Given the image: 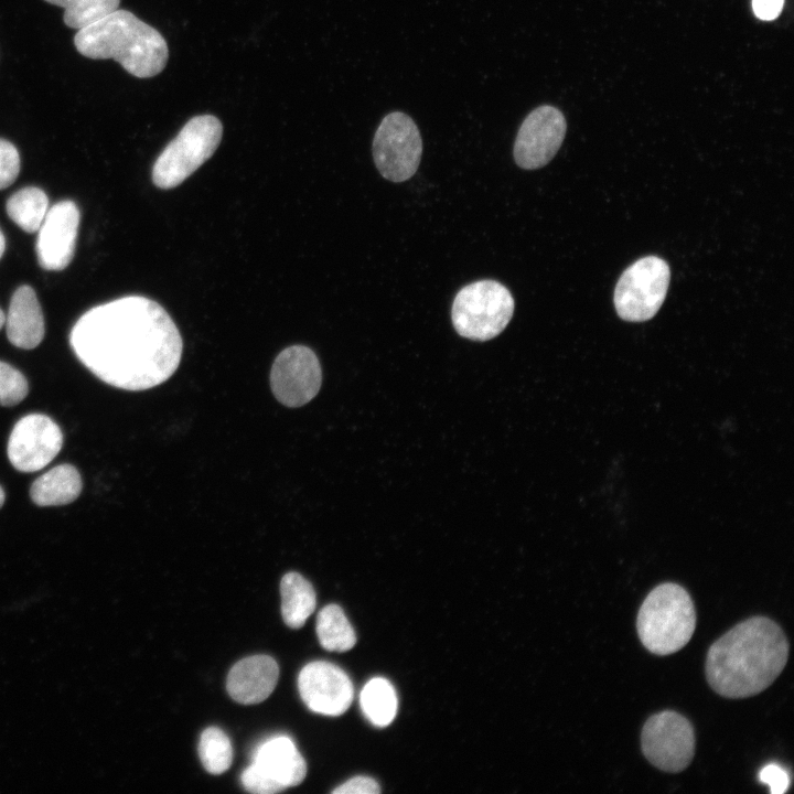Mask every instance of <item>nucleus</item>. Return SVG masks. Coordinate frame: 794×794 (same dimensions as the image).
I'll return each instance as SVG.
<instances>
[{
  "mask_svg": "<svg viewBox=\"0 0 794 794\" xmlns=\"http://www.w3.org/2000/svg\"><path fill=\"white\" fill-rule=\"evenodd\" d=\"M69 343L78 361L101 382L139 391L167 382L180 365L183 341L158 302L128 296L87 310Z\"/></svg>",
  "mask_w": 794,
  "mask_h": 794,
  "instance_id": "1",
  "label": "nucleus"
},
{
  "mask_svg": "<svg viewBox=\"0 0 794 794\" xmlns=\"http://www.w3.org/2000/svg\"><path fill=\"white\" fill-rule=\"evenodd\" d=\"M788 650L786 635L776 622L766 616L749 618L709 647L705 663L707 682L726 698L754 696L782 673Z\"/></svg>",
  "mask_w": 794,
  "mask_h": 794,
  "instance_id": "2",
  "label": "nucleus"
},
{
  "mask_svg": "<svg viewBox=\"0 0 794 794\" xmlns=\"http://www.w3.org/2000/svg\"><path fill=\"white\" fill-rule=\"evenodd\" d=\"M74 45L86 57L114 58L139 78L158 75L169 58L168 44L161 33L124 9L79 29Z\"/></svg>",
  "mask_w": 794,
  "mask_h": 794,
  "instance_id": "3",
  "label": "nucleus"
},
{
  "mask_svg": "<svg viewBox=\"0 0 794 794\" xmlns=\"http://www.w3.org/2000/svg\"><path fill=\"white\" fill-rule=\"evenodd\" d=\"M696 610L688 591L673 582L658 584L642 602L636 630L643 646L655 655L683 648L696 627Z\"/></svg>",
  "mask_w": 794,
  "mask_h": 794,
  "instance_id": "4",
  "label": "nucleus"
},
{
  "mask_svg": "<svg viewBox=\"0 0 794 794\" xmlns=\"http://www.w3.org/2000/svg\"><path fill=\"white\" fill-rule=\"evenodd\" d=\"M223 125L213 115L191 118L157 158L152 182L159 189L176 187L206 162L221 143Z\"/></svg>",
  "mask_w": 794,
  "mask_h": 794,
  "instance_id": "5",
  "label": "nucleus"
},
{
  "mask_svg": "<svg viewBox=\"0 0 794 794\" xmlns=\"http://www.w3.org/2000/svg\"><path fill=\"white\" fill-rule=\"evenodd\" d=\"M509 290L495 280H479L458 291L451 308L457 333L472 341L494 339L509 323L514 313Z\"/></svg>",
  "mask_w": 794,
  "mask_h": 794,
  "instance_id": "6",
  "label": "nucleus"
},
{
  "mask_svg": "<svg viewBox=\"0 0 794 794\" xmlns=\"http://www.w3.org/2000/svg\"><path fill=\"white\" fill-rule=\"evenodd\" d=\"M667 262L657 256L640 258L627 267L614 290L618 315L627 322L652 319L662 307L669 286Z\"/></svg>",
  "mask_w": 794,
  "mask_h": 794,
  "instance_id": "7",
  "label": "nucleus"
},
{
  "mask_svg": "<svg viewBox=\"0 0 794 794\" xmlns=\"http://www.w3.org/2000/svg\"><path fill=\"white\" fill-rule=\"evenodd\" d=\"M372 151L383 178L397 183L409 180L417 172L422 154L418 126L405 112L387 114L376 129Z\"/></svg>",
  "mask_w": 794,
  "mask_h": 794,
  "instance_id": "8",
  "label": "nucleus"
},
{
  "mask_svg": "<svg viewBox=\"0 0 794 794\" xmlns=\"http://www.w3.org/2000/svg\"><path fill=\"white\" fill-rule=\"evenodd\" d=\"M307 775V763L293 741L286 736L262 742L253 762L240 776L243 786L255 794H275L300 784Z\"/></svg>",
  "mask_w": 794,
  "mask_h": 794,
  "instance_id": "9",
  "label": "nucleus"
},
{
  "mask_svg": "<svg viewBox=\"0 0 794 794\" xmlns=\"http://www.w3.org/2000/svg\"><path fill=\"white\" fill-rule=\"evenodd\" d=\"M641 749L647 761L669 773L684 771L695 755L696 738L690 721L664 710L651 716L641 732Z\"/></svg>",
  "mask_w": 794,
  "mask_h": 794,
  "instance_id": "10",
  "label": "nucleus"
},
{
  "mask_svg": "<svg viewBox=\"0 0 794 794\" xmlns=\"http://www.w3.org/2000/svg\"><path fill=\"white\" fill-rule=\"evenodd\" d=\"M322 369L315 353L304 345L281 351L273 361L270 387L276 399L286 407L308 404L319 393Z\"/></svg>",
  "mask_w": 794,
  "mask_h": 794,
  "instance_id": "11",
  "label": "nucleus"
},
{
  "mask_svg": "<svg viewBox=\"0 0 794 794\" xmlns=\"http://www.w3.org/2000/svg\"><path fill=\"white\" fill-rule=\"evenodd\" d=\"M564 114L551 105L533 109L521 124L513 148L516 164L524 170L543 168L556 155L566 136Z\"/></svg>",
  "mask_w": 794,
  "mask_h": 794,
  "instance_id": "12",
  "label": "nucleus"
},
{
  "mask_svg": "<svg viewBox=\"0 0 794 794\" xmlns=\"http://www.w3.org/2000/svg\"><path fill=\"white\" fill-rule=\"evenodd\" d=\"M63 434L55 421L43 414H29L14 425L8 441V458L20 472L46 466L60 452Z\"/></svg>",
  "mask_w": 794,
  "mask_h": 794,
  "instance_id": "13",
  "label": "nucleus"
},
{
  "mask_svg": "<svg viewBox=\"0 0 794 794\" xmlns=\"http://www.w3.org/2000/svg\"><path fill=\"white\" fill-rule=\"evenodd\" d=\"M298 688L310 710L326 716L345 712L354 696L353 685L346 673L323 661L311 662L300 670Z\"/></svg>",
  "mask_w": 794,
  "mask_h": 794,
  "instance_id": "14",
  "label": "nucleus"
},
{
  "mask_svg": "<svg viewBox=\"0 0 794 794\" xmlns=\"http://www.w3.org/2000/svg\"><path fill=\"white\" fill-rule=\"evenodd\" d=\"M81 214L69 200L55 203L37 229L35 251L41 268L58 271L74 257Z\"/></svg>",
  "mask_w": 794,
  "mask_h": 794,
  "instance_id": "15",
  "label": "nucleus"
},
{
  "mask_svg": "<svg viewBox=\"0 0 794 794\" xmlns=\"http://www.w3.org/2000/svg\"><path fill=\"white\" fill-rule=\"evenodd\" d=\"M279 677L277 662L268 655H253L237 662L229 670L226 688L237 702L254 705L267 699Z\"/></svg>",
  "mask_w": 794,
  "mask_h": 794,
  "instance_id": "16",
  "label": "nucleus"
},
{
  "mask_svg": "<svg viewBox=\"0 0 794 794\" xmlns=\"http://www.w3.org/2000/svg\"><path fill=\"white\" fill-rule=\"evenodd\" d=\"M4 324L8 340L19 348L32 350L42 342L44 316L32 287L22 285L14 291Z\"/></svg>",
  "mask_w": 794,
  "mask_h": 794,
  "instance_id": "17",
  "label": "nucleus"
},
{
  "mask_svg": "<svg viewBox=\"0 0 794 794\" xmlns=\"http://www.w3.org/2000/svg\"><path fill=\"white\" fill-rule=\"evenodd\" d=\"M82 487V478L76 468L61 464L33 482L30 496L39 506L66 505L79 496Z\"/></svg>",
  "mask_w": 794,
  "mask_h": 794,
  "instance_id": "18",
  "label": "nucleus"
},
{
  "mask_svg": "<svg viewBox=\"0 0 794 794\" xmlns=\"http://www.w3.org/2000/svg\"><path fill=\"white\" fill-rule=\"evenodd\" d=\"M281 615L291 629H300L312 614L316 597L312 584L300 573H286L280 582Z\"/></svg>",
  "mask_w": 794,
  "mask_h": 794,
  "instance_id": "19",
  "label": "nucleus"
},
{
  "mask_svg": "<svg viewBox=\"0 0 794 794\" xmlns=\"http://www.w3.org/2000/svg\"><path fill=\"white\" fill-rule=\"evenodd\" d=\"M6 210L22 230L35 233L47 213L49 197L40 187L26 186L9 197Z\"/></svg>",
  "mask_w": 794,
  "mask_h": 794,
  "instance_id": "20",
  "label": "nucleus"
},
{
  "mask_svg": "<svg viewBox=\"0 0 794 794\" xmlns=\"http://www.w3.org/2000/svg\"><path fill=\"white\" fill-rule=\"evenodd\" d=\"M365 717L376 727H386L397 712V695L393 685L383 677L372 678L360 695Z\"/></svg>",
  "mask_w": 794,
  "mask_h": 794,
  "instance_id": "21",
  "label": "nucleus"
},
{
  "mask_svg": "<svg viewBox=\"0 0 794 794\" xmlns=\"http://www.w3.org/2000/svg\"><path fill=\"white\" fill-rule=\"evenodd\" d=\"M315 630L320 644L328 651L345 652L356 643L350 621L336 604H329L319 612Z\"/></svg>",
  "mask_w": 794,
  "mask_h": 794,
  "instance_id": "22",
  "label": "nucleus"
},
{
  "mask_svg": "<svg viewBox=\"0 0 794 794\" xmlns=\"http://www.w3.org/2000/svg\"><path fill=\"white\" fill-rule=\"evenodd\" d=\"M198 757L204 769L211 774L227 771L233 760V748L228 736L217 727L206 728L200 737Z\"/></svg>",
  "mask_w": 794,
  "mask_h": 794,
  "instance_id": "23",
  "label": "nucleus"
},
{
  "mask_svg": "<svg viewBox=\"0 0 794 794\" xmlns=\"http://www.w3.org/2000/svg\"><path fill=\"white\" fill-rule=\"evenodd\" d=\"M64 8L63 21L72 29L85 28L118 9L120 0H44Z\"/></svg>",
  "mask_w": 794,
  "mask_h": 794,
  "instance_id": "24",
  "label": "nucleus"
},
{
  "mask_svg": "<svg viewBox=\"0 0 794 794\" xmlns=\"http://www.w3.org/2000/svg\"><path fill=\"white\" fill-rule=\"evenodd\" d=\"M29 386L24 375L0 361V405L14 406L28 395Z\"/></svg>",
  "mask_w": 794,
  "mask_h": 794,
  "instance_id": "25",
  "label": "nucleus"
},
{
  "mask_svg": "<svg viewBox=\"0 0 794 794\" xmlns=\"http://www.w3.org/2000/svg\"><path fill=\"white\" fill-rule=\"evenodd\" d=\"M20 172V154L13 143L0 138V190L11 185Z\"/></svg>",
  "mask_w": 794,
  "mask_h": 794,
  "instance_id": "26",
  "label": "nucleus"
},
{
  "mask_svg": "<svg viewBox=\"0 0 794 794\" xmlns=\"http://www.w3.org/2000/svg\"><path fill=\"white\" fill-rule=\"evenodd\" d=\"M759 780L769 785L772 794H782L787 791L790 785L787 772L775 763L762 768L759 772Z\"/></svg>",
  "mask_w": 794,
  "mask_h": 794,
  "instance_id": "27",
  "label": "nucleus"
},
{
  "mask_svg": "<svg viewBox=\"0 0 794 794\" xmlns=\"http://www.w3.org/2000/svg\"><path fill=\"white\" fill-rule=\"evenodd\" d=\"M378 783L368 776H355L333 790L334 794H377Z\"/></svg>",
  "mask_w": 794,
  "mask_h": 794,
  "instance_id": "28",
  "label": "nucleus"
},
{
  "mask_svg": "<svg viewBox=\"0 0 794 794\" xmlns=\"http://www.w3.org/2000/svg\"><path fill=\"white\" fill-rule=\"evenodd\" d=\"M784 6V0H752L754 14L761 20H774L779 17Z\"/></svg>",
  "mask_w": 794,
  "mask_h": 794,
  "instance_id": "29",
  "label": "nucleus"
},
{
  "mask_svg": "<svg viewBox=\"0 0 794 794\" xmlns=\"http://www.w3.org/2000/svg\"><path fill=\"white\" fill-rule=\"evenodd\" d=\"M4 249H6V238L0 229V259L4 253Z\"/></svg>",
  "mask_w": 794,
  "mask_h": 794,
  "instance_id": "30",
  "label": "nucleus"
},
{
  "mask_svg": "<svg viewBox=\"0 0 794 794\" xmlns=\"http://www.w3.org/2000/svg\"><path fill=\"white\" fill-rule=\"evenodd\" d=\"M4 498H6L4 491H3V489L0 486V508H1V506L3 505V503H4Z\"/></svg>",
  "mask_w": 794,
  "mask_h": 794,
  "instance_id": "31",
  "label": "nucleus"
},
{
  "mask_svg": "<svg viewBox=\"0 0 794 794\" xmlns=\"http://www.w3.org/2000/svg\"><path fill=\"white\" fill-rule=\"evenodd\" d=\"M4 321H6V315H4L3 311H2L1 308H0V330H1V328L4 325Z\"/></svg>",
  "mask_w": 794,
  "mask_h": 794,
  "instance_id": "32",
  "label": "nucleus"
}]
</instances>
